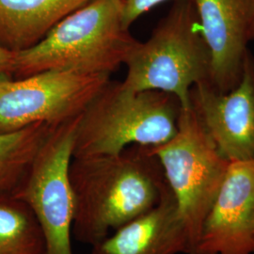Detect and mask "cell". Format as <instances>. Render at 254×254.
Wrapping results in <instances>:
<instances>
[{
  "label": "cell",
  "mask_w": 254,
  "mask_h": 254,
  "mask_svg": "<svg viewBox=\"0 0 254 254\" xmlns=\"http://www.w3.org/2000/svg\"><path fill=\"white\" fill-rule=\"evenodd\" d=\"M45 239L24 200L0 195V254H44Z\"/></svg>",
  "instance_id": "5bb4252c"
},
{
  "label": "cell",
  "mask_w": 254,
  "mask_h": 254,
  "mask_svg": "<svg viewBox=\"0 0 254 254\" xmlns=\"http://www.w3.org/2000/svg\"><path fill=\"white\" fill-rule=\"evenodd\" d=\"M90 0H0V46L12 52L40 43L67 15Z\"/></svg>",
  "instance_id": "7c38bea8"
},
{
  "label": "cell",
  "mask_w": 254,
  "mask_h": 254,
  "mask_svg": "<svg viewBox=\"0 0 254 254\" xmlns=\"http://www.w3.org/2000/svg\"><path fill=\"white\" fill-rule=\"evenodd\" d=\"M53 127L38 123L0 133V195H13L17 190Z\"/></svg>",
  "instance_id": "4fadbf2b"
},
{
  "label": "cell",
  "mask_w": 254,
  "mask_h": 254,
  "mask_svg": "<svg viewBox=\"0 0 254 254\" xmlns=\"http://www.w3.org/2000/svg\"><path fill=\"white\" fill-rule=\"evenodd\" d=\"M181 109L173 94L134 91L109 79L80 115L73 158L114 155L135 144H164L177 132Z\"/></svg>",
  "instance_id": "3957f363"
},
{
  "label": "cell",
  "mask_w": 254,
  "mask_h": 254,
  "mask_svg": "<svg viewBox=\"0 0 254 254\" xmlns=\"http://www.w3.org/2000/svg\"><path fill=\"white\" fill-rule=\"evenodd\" d=\"M15 52L0 46V81L13 79Z\"/></svg>",
  "instance_id": "2e32d148"
},
{
  "label": "cell",
  "mask_w": 254,
  "mask_h": 254,
  "mask_svg": "<svg viewBox=\"0 0 254 254\" xmlns=\"http://www.w3.org/2000/svg\"><path fill=\"white\" fill-rule=\"evenodd\" d=\"M73 236L94 245L155 207L170 190L152 146L131 145L120 154L73 158Z\"/></svg>",
  "instance_id": "6da1fadb"
},
{
  "label": "cell",
  "mask_w": 254,
  "mask_h": 254,
  "mask_svg": "<svg viewBox=\"0 0 254 254\" xmlns=\"http://www.w3.org/2000/svg\"><path fill=\"white\" fill-rule=\"evenodd\" d=\"M195 254H254V159L229 164Z\"/></svg>",
  "instance_id": "9c48e42d"
},
{
  "label": "cell",
  "mask_w": 254,
  "mask_h": 254,
  "mask_svg": "<svg viewBox=\"0 0 254 254\" xmlns=\"http://www.w3.org/2000/svg\"><path fill=\"white\" fill-rule=\"evenodd\" d=\"M109 79L108 74L46 72L0 81V133L77 117Z\"/></svg>",
  "instance_id": "52a82bcc"
},
{
  "label": "cell",
  "mask_w": 254,
  "mask_h": 254,
  "mask_svg": "<svg viewBox=\"0 0 254 254\" xmlns=\"http://www.w3.org/2000/svg\"><path fill=\"white\" fill-rule=\"evenodd\" d=\"M91 247V254H190L187 232L171 188L155 207Z\"/></svg>",
  "instance_id": "8fae6325"
},
{
  "label": "cell",
  "mask_w": 254,
  "mask_h": 254,
  "mask_svg": "<svg viewBox=\"0 0 254 254\" xmlns=\"http://www.w3.org/2000/svg\"><path fill=\"white\" fill-rule=\"evenodd\" d=\"M254 27H253V30H252V40H254Z\"/></svg>",
  "instance_id": "e0dca14e"
},
{
  "label": "cell",
  "mask_w": 254,
  "mask_h": 254,
  "mask_svg": "<svg viewBox=\"0 0 254 254\" xmlns=\"http://www.w3.org/2000/svg\"><path fill=\"white\" fill-rule=\"evenodd\" d=\"M80 115L51 128L13 194L33 212L45 239L44 254H73L70 166Z\"/></svg>",
  "instance_id": "8992f818"
},
{
  "label": "cell",
  "mask_w": 254,
  "mask_h": 254,
  "mask_svg": "<svg viewBox=\"0 0 254 254\" xmlns=\"http://www.w3.org/2000/svg\"><path fill=\"white\" fill-rule=\"evenodd\" d=\"M123 1V21L127 28L146 12L168 0H122ZM176 1V0H174ZM192 1L194 0H188Z\"/></svg>",
  "instance_id": "9a60e30c"
},
{
  "label": "cell",
  "mask_w": 254,
  "mask_h": 254,
  "mask_svg": "<svg viewBox=\"0 0 254 254\" xmlns=\"http://www.w3.org/2000/svg\"><path fill=\"white\" fill-rule=\"evenodd\" d=\"M152 149L176 200L189 239V254H195L201 224L230 161L219 153L191 105L182 108L174 136Z\"/></svg>",
  "instance_id": "5b68a950"
},
{
  "label": "cell",
  "mask_w": 254,
  "mask_h": 254,
  "mask_svg": "<svg viewBox=\"0 0 254 254\" xmlns=\"http://www.w3.org/2000/svg\"><path fill=\"white\" fill-rule=\"evenodd\" d=\"M136 42L124 25L122 0H90L36 46L15 52L13 78L46 72L111 75Z\"/></svg>",
  "instance_id": "7a4b0ae2"
},
{
  "label": "cell",
  "mask_w": 254,
  "mask_h": 254,
  "mask_svg": "<svg viewBox=\"0 0 254 254\" xmlns=\"http://www.w3.org/2000/svg\"><path fill=\"white\" fill-rule=\"evenodd\" d=\"M123 84L134 91H165L190 106L191 89L210 80L211 60L194 2L176 0L152 35L136 41L126 59Z\"/></svg>",
  "instance_id": "277c9868"
},
{
  "label": "cell",
  "mask_w": 254,
  "mask_h": 254,
  "mask_svg": "<svg viewBox=\"0 0 254 254\" xmlns=\"http://www.w3.org/2000/svg\"><path fill=\"white\" fill-rule=\"evenodd\" d=\"M211 60L209 83L219 92L239 84L254 23V0H194Z\"/></svg>",
  "instance_id": "30bf717a"
},
{
  "label": "cell",
  "mask_w": 254,
  "mask_h": 254,
  "mask_svg": "<svg viewBox=\"0 0 254 254\" xmlns=\"http://www.w3.org/2000/svg\"><path fill=\"white\" fill-rule=\"evenodd\" d=\"M190 105L219 151L230 162L254 159V60L248 55L242 78L219 92L209 81L190 91Z\"/></svg>",
  "instance_id": "ba28073f"
}]
</instances>
